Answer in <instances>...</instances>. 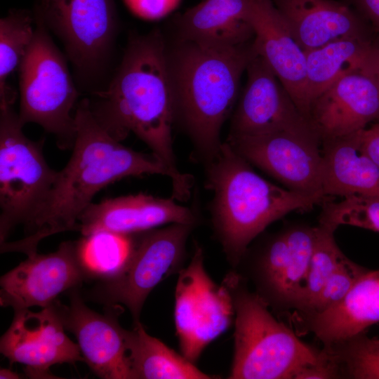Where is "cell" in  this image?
<instances>
[{
    "mask_svg": "<svg viewBox=\"0 0 379 379\" xmlns=\"http://www.w3.org/2000/svg\"><path fill=\"white\" fill-rule=\"evenodd\" d=\"M33 14L61 41L81 84L102 76L119 29L114 0H36Z\"/></svg>",
    "mask_w": 379,
    "mask_h": 379,
    "instance_id": "cell-8",
    "label": "cell"
},
{
    "mask_svg": "<svg viewBox=\"0 0 379 379\" xmlns=\"http://www.w3.org/2000/svg\"><path fill=\"white\" fill-rule=\"evenodd\" d=\"M76 137L66 166L58 171L42 205L24 225L23 237L0 244L1 253H37L44 239L77 230L79 216L95 195L106 186L128 176L169 172L152 153L145 154L124 146L95 120L88 98L80 100L74 112Z\"/></svg>",
    "mask_w": 379,
    "mask_h": 379,
    "instance_id": "cell-2",
    "label": "cell"
},
{
    "mask_svg": "<svg viewBox=\"0 0 379 379\" xmlns=\"http://www.w3.org/2000/svg\"><path fill=\"white\" fill-rule=\"evenodd\" d=\"M379 35V0H343Z\"/></svg>",
    "mask_w": 379,
    "mask_h": 379,
    "instance_id": "cell-33",
    "label": "cell"
},
{
    "mask_svg": "<svg viewBox=\"0 0 379 379\" xmlns=\"http://www.w3.org/2000/svg\"><path fill=\"white\" fill-rule=\"evenodd\" d=\"M197 245L189 265L178 272L174 320L182 354L194 363L206 347L224 333L234 317L231 294L206 272Z\"/></svg>",
    "mask_w": 379,
    "mask_h": 379,
    "instance_id": "cell-10",
    "label": "cell"
},
{
    "mask_svg": "<svg viewBox=\"0 0 379 379\" xmlns=\"http://www.w3.org/2000/svg\"><path fill=\"white\" fill-rule=\"evenodd\" d=\"M324 349L335 361L340 378L379 379V338L363 332Z\"/></svg>",
    "mask_w": 379,
    "mask_h": 379,
    "instance_id": "cell-29",
    "label": "cell"
},
{
    "mask_svg": "<svg viewBox=\"0 0 379 379\" xmlns=\"http://www.w3.org/2000/svg\"><path fill=\"white\" fill-rule=\"evenodd\" d=\"M303 331L326 348L379 323V269L368 270L336 305L320 312L296 314Z\"/></svg>",
    "mask_w": 379,
    "mask_h": 379,
    "instance_id": "cell-21",
    "label": "cell"
},
{
    "mask_svg": "<svg viewBox=\"0 0 379 379\" xmlns=\"http://www.w3.org/2000/svg\"><path fill=\"white\" fill-rule=\"evenodd\" d=\"M310 119L321 141L348 135L379 121V84L354 72L336 80L311 103Z\"/></svg>",
    "mask_w": 379,
    "mask_h": 379,
    "instance_id": "cell-18",
    "label": "cell"
},
{
    "mask_svg": "<svg viewBox=\"0 0 379 379\" xmlns=\"http://www.w3.org/2000/svg\"><path fill=\"white\" fill-rule=\"evenodd\" d=\"M89 280L77 255V241L61 243L47 254L27 256L0 279V305L15 311L46 307L67 291Z\"/></svg>",
    "mask_w": 379,
    "mask_h": 379,
    "instance_id": "cell-14",
    "label": "cell"
},
{
    "mask_svg": "<svg viewBox=\"0 0 379 379\" xmlns=\"http://www.w3.org/2000/svg\"><path fill=\"white\" fill-rule=\"evenodd\" d=\"M137 16L149 20L160 19L172 12L180 0H124Z\"/></svg>",
    "mask_w": 379,
    "mask_h": 379,
    "instance_id": "cell-32",
    "label": "cell"
},
{
    "mask_svg": "<svg viewBox=\"0 0 379 379\" xmlns=\"http://www.w3.org/2000/svg\"><path fill=\"white\" fill-rule=\"evenodd\" d=\"M360 131L322 140V188L325 196L359 195L379 199V166L360 151Z\"/></svg>",
    "mask_w": 379,
    "mask_h": 379,
    "instance_id": "cell-23",
    "label": "cell"
},
{
    "mask_svg": "<svg viewBox=\"0 0 379 379\" xmlns=\"http://www.w3.org/2000/svg\"><path fill=\"white\" fill-rule=\"evenodd\" d=\"M359 149L379 166V127L375 124L360 131Z\"/></svg>",
    "mask_w": 379,
    "mask_h": 379,
    "instance_id": "cell-34",
    "label": "cell"
},
{
    "mask_svg": "<svg viewBox=\"0 0 379 379\" xmlns=\"http://www.w3.org/2000/svg\"><path fill=\"white\" fill-rule=\"evenodd\" d=\"M34 24V14L27 10H11L0 20V104L15 102L16 93L7 80L32 41Z\"/></svg>",
    "mask_w": 379,
    "mask_h": 379,
    "instance_id": "cell-27",
    "label": "cell"
},
{
    "mask_svg": "<svg viewBox=\"0 0 379 379\" xmlns=\"http://www.w3.org/2000/svg\"><path fill=\"white\" fill-rule=\"evenodd\" d=\"M326 225L316 226L314 246L308 266L299 308L295 313L306 312L313 304L326 280L347 258L338 246L334 232Z\"/></svg>",
    "mask_w": 379,
    "mask_h": 379,
    "instance_id": "cell-28",
    "label": "cell"
},
{
    "mask_svg": "<svg viewBox=\"0 0 379 379\" xmlns=\"http://www.w3.org/2000/svg\"><path fill=\"white\" fill-rule=\"evenodd\" d=\"M258 55L253 39L234 46L184 40L168 44L175 123L204 164L223 142L221 129L237 104L241 77Z\"/></svg>",
    "mask_w": 379,
    "mask_h": 379,
    "instance_id": "cell-3",
    "label": "cell"
},
{
    "mask_svg": "<svg viewBox=\"0 0 379 379\" xmlns=\"http://www.w3.org/2000/svg\"><path fill=\"white\" fill-rule=\"evenodd\" d=\"M13 105H0V244L25 225L45 201L58 171L43 154V142L23 133Z\"/></svg>",
    "mask_w": 379,
    "mask_h": 379,
    "instance_id": "cell-7",
    "label": "cell"
},
{
    "mask_svg": "<svg viewBox=\"0 0 379 379\" xmlns=\"http://www.w3.org/2000/svg\"><path fill=\"white\" fill-rule=\"evenodd\" d=\"M196 222L194 211L172 197L138 193L92 202L79 216L77 231L83 236L100 230L133 234L164 225Z\"/></svg>",
    "mask_w": 379,
    "mask_h": 379,
    "instance_id": "cell-19",
    "label": "cell"
},
{
    "mask_svg": "<svg viewBox=\"0 0 379 379\" xmlns=\"http://www.w3.org/2000/svg\"><path fill=\"white\" fill-rule=\"evenodd\" d=\"M250 0H203L177 15V40L199 44L234 46L254 38L247 20Z\"/></svg>",
    "mask_w": 379,
    "mask_h": 379,
    "instance_id": "cell-22",
    "label": "cell"
},
{
    "mask_svg": "<svg viewBox=\"0 0 379 379\" xmlns=\"http://www.w3.org/2000/svg\"><path fill=\"white\" fill-rule=\"evenodd\" d=\"M319 224L338 228L350 225L379 232V199L350 195L340 201L324 202Z\"/></svg>",
    "mask_w": 379,
    "mask_h": 379,
    "instance_id": "cell-30",
    "label": "cell"
},
{
    "mask_svg": "<svg viewBox=\"0 0 379 379\" xmlns=\"http://www.w3.org/2000/svg\"><path fill=\"white\" fill-rule=\"evenodd\" d=\"M246 72V83L232 114L228 136L259 135L313 126L263 58L255 56Z\"/></svg>",
    "mask_w": 379,
    "mask_h": 379,
    "instance_id": "cell-15",
    "label": "cell"
},
{
    "mask_svg": "<svg viewBox=\"0 0 379 379\" xmlns=\"http://www.w3.org/2000/svg\"><path fill=\"white\" fill-rule=\"evenodd\" d=\"M247 20L258 55L267 62L302 114L310 119L304 50L271 0H250Z\"/></svg>",
    "mask_w": 379,
    "mask_h": 379,
    "instance_id": "cell-17",
    "label": "cell"
},
{
    "mask_svg": "<svg viewBox=\"0 0 379 379\" xmlns=\"http://www.w3.org/2000/svg\"><path fill=\"white\" fill-rule=\"evenodd\" d=\"M222 283L234 311V356L229 378L296 379L305 367L328 357L324 348L301 340L251 292L239 272H230Z\"/></svg>",
    "mask_w": 379,
    "mask_h": 379,
    "instance_id": "cell-5",
    "label": "cell"
},
{
    "mask_svg": "<svg viewBox=\"0 0 379 379\" xmlns=\"http://www.w3.org/2000/svg\"><path fill=\"white\" fill-rule=\"evenodd\" d=\"M35 22L32 41L18 69L19 119L24 126L34 123L54 135L60 149L72 148L76 137L72 110L79 94L65 55L48 30Z\"/></svg>",
    "mask_w": 379,
    "mask_h": 379,
    "instance_id": "cell-6",
    "label": "cell"
},
{
    "mask_svg": "<svg viewBox=\"0 0 379 379\" xmlns=\"http://www.w3.org/2000/svg\"><path fill=\"white\" fill-rule=\"evenodd\" d=\"M375 77V78H376V79H377V81H378V82L379 84V62H378V66Z\"/></svg>",
    "mask_w": 379,
    "mask_h": 379,
    "instance_id": "cell-36",
    "label": "cell"
},
{
    "mask_svg": "<svg viewBox=\"0 0 379 379\" xmlns=\"http://www.w3.org/2000/svg\"><path fill=\"white\" fill-rule=\"evenodd\" d=\"M304 51L310 106L345 75L362 72L375 76L379 62V42L375 38L344 37Z\"/></svg>",
    "mask_w": 379,
    "mask_h": 379,
    "instance_id": "cell-24",
    "label": "cell"
},
{
    "mask_svg": "<svg viewBox=\"0 0 379 379\" xmlns=\"http://www.w3.org/2000/svg\"><path fill=\"white\" fill-rule=\"evenodd\" d=\"M206 186L213 192L212 222L222 249L237 267L251 242L273 222L295 211H308L330 199L274 185L227 142L205 164Z\"/></svg>",
    "mask_w": 379,
    "mask_h": 379,
    "instance_id": "cell-4",
    "label": "cell"
},
{
    "mask_svg": "<svg viewBox=\"0 0 379 379\" xmlns=\"http://www.w3.org/2000/svg\"><path fill=\"white\" fill-rule=\"evenodd\" d=\"M1 379H18L20 376L15 372L8 368H1L0 370Z\"/></svg>",
    "mask_w": 379,
    "mask_h": 379,
    "instance_id": "cell-35",
    "label": "cell"
},
{
    "mask_svg": "<svg viewBox=\"0 0 379 379\" xmlns=\"http://www.w3.org/2000/svg\"><path fill=\"white\" fill-rule=\"evenodd\" d=\"M194 227L175 223L135 234V246L123 271L113 279L100 281L90 298L108 307L124 305L130 311L133 323L138 321L151 291L182 268L187 240Z\"/></svg>",
    "mask_w": 379,
    "mask_h": 379,
    "instance_id": "cell-9",
    "label": "cell"
},
{
    "mask_svg": "<svg viewBox=\"0 0 379 379\" xmlns=\"http://www.w3.org/2000/svg\"><path fill=\"white\" fill-rule=\"evenodd\" d=\"M316 227L290 225L271 236L250 258L244 274L277 312L297 311L314 246Z\"/></svg>",
    "mask_w": 379,
    "mask_h": 379,
    "instance_id": "cell-12",
    "label": "cell"
},
{
    "mask_svg": "<svg viewBox=\"0 0 379 379\" xmlns=\"http://www.w3.org/2000/svg\"><path fill=\"white\" fill-rule=\"evenodd\" d=\"M225 142L251 164L287 189L331 199L323 192L322 141L314 127L259 135L228 136Z\"/></svg>",
    "mask_w": 379,
    "mask_h": 379,
    "instance_id": "cell-11",
    "label": "cell"
},
{
    "mask_svg": "<svg viewBox=\"0 0 379 379\" xmlns=\"http://www.w3.org/2000/svg\"><path fill=\"white\" fill-rule=\"evenodd\" d=\"M366 270L347 258L326 280L310 309L295 314L320 312L336 305Z\"/></svg>",
    "mask_w": 379,
    "mask_h": 379,
    "instance_id": "cell-31",
    "label": "cell"
},
{
    "mask_svg": "<svg viewBox=\"0 0 379 379\" xmlns=\"http://www.w3.org/2000/svg\"><path fill=\"white\" fill-rule=\"evenodd\" d=\"M135 234L107 230L93 232L77 241L79 260L89 279L105 281L118 276L135 246Z\"/></svg>",
    "mask_w": 379,
    "mask_h": 379,
    "instance_id": "cell-26",
    "label": "cell"
},
{
    "mask_svg": "<svg viewBox=\"0 0 379 379\" xmlns=\"http://www.w3.org/2000/svg\"><path fill=\"white\" fill-rule=\"evenodd\" d=\"M379 127V121L375 124Z\"/></svg>",
    "mask_w": 379,
    "mask_h": 379,
    "instance_id": "cell-37",
    "label": "cell"
},
{
    "mask_svg": "<svg viewBox=\"0 0 379 379\" xmlns=\"http://www.w3.org/2000/svg\"><path fill=\"white\" fill-rule=\"evenodd\" d=\"M69 305L58 300L65 330L76 337L85 362L103 379H132L128 359L130 331L121 326L109 310L100 314L84 302L77 288L70 291Z\"/></svg>",
    "mask_w": 379,
    "mask_h": 379,
    "instance_id": "cell-16",
    "label": "cell"
},
{
    "mask_svg": "<svg viewBox=\"0 0 379 379\" xmlns=\"http://www.w3.org/2000/svg\"><path fill=\"white\" fill-rule=\"evenodd\" d=\"M128 359L132 379H213L194 363L148 334L138 321L129 333Z\"/></svg>",
    "mask_w": 379,
    "mask_h": 379,
    "instance_id": "cell-25",
    "label": "cell"
},
{
    "mask_svg": "<svg viewBox=\"0 0 379 379\" xmlns=\"http://www.w3.org/2000/svg\"><path fill=\"white\" fill-rule=\"evenodd\" d=\"M94 95L90 109L97 122L118 141L130 133L143 141L168 171L171 197L187 201L193 178L179 170L174 153V97L168 43L162 32L154 29L131 35L108 86Z\"/></svg>",
    "mask_w": 379,
    "mask_h": 379,
    "instance_id": "cell-1",
    "label": "cell"
},
{
    "mask_svg": "<svg viewBox=\"0 0 379 379\" xmlns=\"http://www.w3.org/2000/svg\"><path fill=\"white\" fill-rule=\"evenodd\" d=\"M58 300L37 312H14L11 326L1 337V353L11 364L24 365L30 378H55L49 372L52 366L85 362L78 344L65 333Z\"/></svg>",
    "mask_w": 379,
    "mask_h": 379,
    "instance_id": "cell-13",
    "label": "cell"
},
{
    "mask_svg": "<svg viewBox=\"0 0 379 379\" xmlns=\"http://www.w3.org/2000/svg\"><path fill=\"white\" fill-rule=\"evenodd\" d=\"M271 1L304 51L321 47L340 38H374V34H378L343 1Z\"/></svg>",
    "mask_w": 379,
    "mask_h": 379,
    "instance_id": "cell-20",
    "label": "cell"
}]
</instances>
